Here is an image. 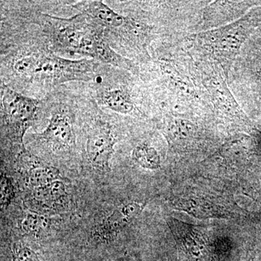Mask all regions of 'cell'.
I'll list each match as a JSON object with an SVG mask.
<instances>
[{
	"label": "cell",
	"instance_id": "6da1fadb",
	"mask_svg": "<svg viewBox=\"0 0 261 261\" xmlns=\"http://www.w3.org/2000/svg\"><path fill=\"white\" fill-rule=\"evenodd\" d=\"M253 27V20L245 17L222 28L200 33L195 38L199 47L219 62L227 75Z\"/></svg>",
	"mask_w": 261,
	"mask_h": 261
},
{
	"label": "cell",
	"instance_id": "7a4b0ae2",
	"mask_svg": "<svg viewBox=\"0 0 261 261\" xmlns=\"http://www.w3.org/2000/svg\"><path fill=\"white\" fill-rule=\"evenodd\" d=\"M92 63L86 60L69 61L58 57L43 56L38 58L34 75L60 82L80 80L84 74L92 71Z\"/></svg>",
	"mask_w": 261,
	"mask_h": 261
},
{
	"label": "cell",
	"instance_id": "3957f363",
	"mask_svg": "<svg viewBox=\"0 0 261 261\" xmlns=\"http://www.w3.org/2000/svg\"><path fill=\"white\" fill-rule=\"evenodd\" d=\"M38 104L39 102L36 99L25 97L4 87L2 99L4 117L8 123L20 127L23 133L37 112Z\"/></svg>",
	"mask_w": 261,
	"mask_h": 261
},
{
	"label": "cell",
	"instance_id": "277c9868",
	"mask_svg": "<svg viewBox=\"0 0 261 261\" xmlns=\"http://www.w3.org/2000/svg\"><path fill=\"white\" fill-rule=\"evenodd\" d=\"M116 141L107 125H97L89 132L87 143L89 161L96 166L108 168Z\"/></svg>",
	"mask_w": 261,
	"mask_h": 261
},
{
	"label": "cell",
	"instance_id": "5b68a950",
	"mask_svg": "<svg viewBox=\"0 0 261 261\" xmlns=\"http://www.w3.org/2000/svg\"><path fill=\"white\" fill-rule=\"evenodd\" d=\"M142 205L132 202L117 207L108 215L98 226L97 232L102 240H112L121 230L126 227L138 216Z\"/></svg>",
	"mask_w": 261,
	"mask_h": 261
},
{
	"label": "cell",
	"instance_id": "8992f818",
	"mask_svg": "<svg viewBox=\"0 0 261 261\" xmlns=\"http://www.w3.org/2000/svg\"><path fill=\"white\" fill-rule=\"evenodd\" d=\"M39 137L55 149L67 148L74 143L71 122L68 116L61 113L51 116L47 128Z\"/></svg>",
	"mask_w": 261,
	"mask_h": 261
},
{
	"label": "cell",
	"instance_id": "52a82bcc",
	"mask_svg": "<svg viewBox=\"0 0 261 261\" xmlns=\"http://www.w3.org/2000/svg\"><path fill=\"white\" fill-rule=\"evenodd\" d=\"M204 85L210 92L213 100L219 109L231 116H242L243 111L228 90L222 77H209L204 82Z\"/></svg>",
	"mask_w": 261,
	"mask_h": 261
},
{
	"label": "cell",
	"instance_id": "ba28073f",
	"mask_svg": "<svg viewBox=\"0 0 261 261\" xmlns=\"http://www.w3.org/2000/svg\"><path fill=\"white\" fill-rule=\"evenodd\" d=\"M89 12L96 20L110 28H118L128 22L125 17L118 14L102 1L92 2Z\"/></svg>",
	"mask_w": 261,
	"mask_h": 261
},
{
	"label": "cell",
	"instance_id": "9c48e42d",
	"mask_svg": "<svg viewBox=\"0 0 261 261\" xmlns=\"http://www.w3.org/2000/svg\"><path fill=\"white\" fill-rule=\"evenodd\" d=\"M103 105L115 112L128 114L134 110V103L127 91L114 89L106 91L102 96Z\"/></svg>",
	"mask_w": 261,
	"mask_h": 261
},
{
	"label": "cell",
	"instance_id": "30bf717a",
	"mask_svg": "<svg viewBox=\"0 0 261 261\" xmlns=\"http://www.w3.org/2000/svg\"><path fill=\"white\" fill-rule=\"evenodd\" d=\"M66 195L64 184L60 180L44 187L34 188V198L49 207L61 203Z\"/></svg>",
	"mask_w": 261,
	"mask_h": 261
},
{
	"label": "cell",
	"instance_id": "8fae6325",
	"mask_svg": "<svg viewBox=\"0 0 261 261\" xmlns=\"http://www.w3.org/2000/svg\"><path fill=\"white\" fill-rule=\"evenodd\" d=\"M60 171L53 166H38L31 170L28 181L34 188L45 186L58 181Z\"/></svg>",
	"mask_w": 261,
	"mask_h": 261
},
{
	"label": "cell",
	"instance_id": "7c38bea8",
	"mask_svg": "<svg viewBox=\"0 0 261 261\" xmlns=\"http://www.w3.org/2000/svg\"><path fill=\"white\" fill-rule=\"evenodd\" d=\"M133 159L142 167L155 169L160 166V157L153 147L146 145L137 146L133 151Z\"/></svg>",
	"mask_w": 261,
	"mask_h": 261
},
{
	"label": "cell",
	"instance_id": "4fadbf2b",
	"mask_svg": "<svg viewBox=\"0 0 261 261\" xmlns=\"http://www.w3.org/2000/svg\"><path fill=\"white\" fill-rule=\"evenodd\" d=\"M49 221L44 216L29 214L22 221V228L25 233L37 235L47 227Z\"/></svg>",
	"mask_w": 261,
	"mask_h": 261
},
{
	"label": "cell",
	"instance_id": "5bb4252c",
	"mask_svg": "<svg viewBox=\"0 0 261 261\" xmlns=\"http://www.w3.org/2000/svg\"><path fill=\"white\" fill-rule=\"evenodd\" d=\"M10 261H42L39 254L27 245L13 243L10 250Z\"/></svg>",
	"mask_w": 261,
	"mask_h": 261
},
{
	"label": "cell",
	"instance_id": "9a60e30c",
	"mask_svg": "<svg viewBox=\"0 0 261 261\" xmlns=\"http://www.w3.org/2000/svg\"><path fill=\"white\" fill-rule=\"evenodd\" d=\"M38 57L25 56L16 60L13 65L15 73L24 76H32L37 68Z\"/></svg>",
	"mask_w": 261,
	"mask_h": 261
},
{
	"label": "cell",
	"instance_id": "2e32d148",
	"mask_svg": "<svg viewBox=\"0 0 261 261\" xmlns=\"http://www.w3.org/2000/svg\"><path fill=\"white\" fill-rule=\"evenodd\" d=\"M1 206L6 207L10 205L15 196L14 186L5 174L1 177Z\"/></svg>",
	"mask_w": 261,
	"mask_h": 261
},
{
	"label": "cell",
	"instance_id": "e0dca14e",
	"mask_svg": "<svg viewBox=\"0 0 261 261\" xmlns=\"http://www.w3.org/2000/svg\"><path fill=\"white\" fill-rule=\"evenodd\" d=\"M83 261H124L123 260H121V259H117V260H114V258H106V257H99V258H92L89 259V260H85Z\"/></svg>",
	"mask_w": 261,
	"mask_h": 261
}]
</instances>
